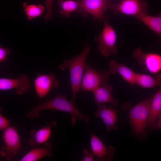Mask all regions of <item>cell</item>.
Wrapping results in <instances>:
<instances>
[{"mask_svg":"<svg viewBox=\"0 0 161 161\" xmlns=\"http://www.w3.org/2000/svg\"><path fill=\"white\" fill-rule=\"evenodd\" d=\"M46 109L56 110L69 113L72 125L75 124L77 120H82L87 123L90 119L89 115L82 114L77 109L74 101L68 100L63 94L57 95L53 98L34 106L25 115L28 118L33 120L38 117L41 110Z\"/></svg>","mask_w":161,"mask_h":161,"instance_id":"6da1fadb","label":"cell"},{"mask_svg":"<svg viewBox=\"0 0 161 161\" xmlns=\"http://www.w3.org/2000/svg\"><path fill=\"white\" fill-rule=\"evenodd\" d=\"M90 48L88 42L84 43V47L82 51L73 58L64 61L58 66L64 71L68 68L69 71L71 88L72 92V100L75 101L80 86L83 76L86 60Z\"/></svg>","mask_w":161,"mask_h":161,"instance_id":"7a4b0ae2","label":"cell"},{"mask_svg":"<svg viewBox=\"0 0 161 161\" xmlns=\"http://www.w3.org/2000/svg\"><path fill=\"white\" fill-rule=\"evenodd\" d=\"M153 95L142 100L134 106L126 103L122 108L128 113L129 121L134 132L139 136L146 133V128L149 114V108Z\"/></svg>","mask_w":161,"mask_h":161,"instance_id":"3957f363","label":"cell"},{"mask_svg":"<svg viewBox=\"0 0 161 161\" xmlns=\"http://www.w3.org/2000/svg\"><path fill=\"white\" fill-rule=\"evenodd\" d=\"M103 21L104 25L102 32L99 36L95 37V39L98 43L97 47L100 53L107 57L116 53L117 35L114 30L109 24L108 17L105 16Z\"/></svg>","mask_w":161,"mask_h":161,"instance_id":"277c9868","label":"cell"},{"mask_svg":"<svg viewBox=\"0 0 161 161\" xmlns=\"http://www.w3.org/2000/svg\"><path fill=\"white\" fill-rule=\"evenodd\" d=\"M2 139L4 145L1 148V156L10 161L22 150L20 137L16 129L10 126L3 131Z\"/></svg>","mask_w":161,"mask_h":161,"instance_id":"5b68a950","label":"cell"},{"mask_svg":"<svg viewBox=\"0 0 161 161\" xmlns=\"http://www.w3.org/2000/svg\"><path fill=\"white\" fill-rule=\"evenodd\" d=\"M110 76L108 71H101L95 69L86 63L80 90L92 92L97 86L108 83Z\"/></svg>","mask_w":161,"mask_h":161,"instance_id":"8992f818","label":"cell"},{"mask_svg":"<svg viewBox=\"0 0 161 161\" xmlns=\"http://www.w3.org/2000/svg\"><path fill=\"white\" fill-rule=\"evenodd\" d=\"M110 0H80L78 12L83 16L90 14L94 21H103L104 15L112 4Z\"/></svg>","mask_w":161,"mask_h":161,"instance_id":"52a82bcc","label":"cell"},{"mask_svg":"<svg viewBox=\"0 0 161 161\" xmlns=\"http://www.w3.org/2000/svg\"><path fill=\"white\" fill-rule=\"evenodd\" d=\"M148 4L145 0H122L112 3L110 9L114 14L118 13L134 16L140 13H147Z\"/></svg>","mask_w":161,"mask_h":161,"instance_id":"ba28073f","label":"cell"},{"mask_svg":"<svg viewBox=\"0 0 161 161\" xmlns=\"http://www.w3.org/2000/svg\"><path fill=\"white\" fill-rule=\"evenodd\" d=\"M133 56L141 65L144 66L149 72L155 74L161 69V56L155 52L146 53L141 47L135 49Z\"/></svg>","mask_w":161,"mask_h":161,"instance_id":"9c48e42d","label":"cell"},{"mask_svg":"<svg viewBox=\"0 0 161 161\" xmlns=\"http://www.w3.org/2000/svg\"><path fill=\"white\" fill-rule=\"evenodd\" d=\"M60 84L53 73L48 75L38 74L34 80L35 92L39 98L46 96L52 89L57 88Z\"/></svg>","mask_w":161,"mask_h":161,"instance_id":"30bf717a","label":"cell"},{"mask_svg":"<svg viewBox=\"0 0 161 161\" xmlns=\"http://www.w3.org/2000/svg\"><path fill=\"white\" fill-rule=\"evenodd\" d=\"M90 144L95 161H109L114 156L115 148L112 146L106 147L101 140L93 133L91 134Z\"/></svg>","mask_w":161,"mask_h":161,"instance_id":"8fae6325","label":"cell"},{"mask_svg":"<svg viewBox=\"0 0 161 161\" xmlns=\"http://www.w3.org/2000/svg\"><path fill=\"white\" fill-rule=\"evenodd\" d=\"M30 86L29 78L25 74H22L18 78L13 79L0 78L1 90L14 89L16 93L21 95L28 90Z\"/></svg>","mask_w":161,"mask_h":161,"instance_id":"7c38bea8","label":"cell"},{"mask_svg":"<svg viewBox=\"0 0 161 161\" xmlns=\"http://www.w3.org/2000/svg\"><path fill=\"white\" fill-rule=\"evenodd\" d=\"M57 125V122L52 120L45 126L38 130L32 129L28 141L29 144L31 146H35L47 142L50 137L52 128L56 127Z\"/></svg>","mask_w":161,"mask_h":161,"instance_id":"4fadbf2b","label":"cell"},{"mask_svg":"<svg viewBox=\"0 0 161 161\" xmlns=\"http://www.w3.org/2000/svg\"><path fill=\"white\" fill-rule=\"evenodd\" d=\"M95 115L102 120L106 125L107 131L117 129L118 127L116 125L117 118L116 110L115 109L108 108L103 104H99Z\"/></svg>","mask_w":161,"mask_h":161,"instance_id":"5bb4252c","label":"cell"},{"mask_svg":"<svg viewBox=\"0 0 161 161\" xmlns=\"http://www.w3.org/2000/svg\"><path fill=\"white\" fill-rule=\"evenodd\" d=\"M161 88L153 96L150 105L147 127L149 131L154 130L157 119L161 117Z\"/></svg>","mask_w":161,"mask_h":161,"instance_id":"9a60e30c","label":"cell"},{"mask_svg":"<svg viewBox=\"0 0 161 161\" xmlns=\"http://www.w3.org/2000/svg\"><path fill=\"white\" fill-rule=\"evenodd\" d=\"M113 89L112 86L108 83L99 86L93 90L92 92L95 103L98 105L108 103L114 106H117L119 102L114 98L112 94Z\"/></svg>","mask_w":161,"mask_h":161,"instance_id":"2e32d148","label":"cell"},{"mask_svg":"<svg viewBox=\"0 0 161 161\" xmlns=\"http://www.w3.org/2000/svg\"><path fill=\"white\" fill-rule=\"evenodd\" d=\"M108 71L110 74L119 73L126 82L134 87L136 73L126 66L112 59L109 64Z\"/></svg>","mask_w":161,"mask_h":161,"instance_id":"e0dca14e","label":"cell"},{"mask_svg":"<svg viewBox=\"0 0 161 161\" xmlns=\"http://www.w3.org/2000/svg\"><path fill=\"white\" fill-rule=\"evenodd\" d=\"M52 145L47 142L42 147L33 148L26 154L20 159V161H37L47 156L51 157L52 156Z\"/></svg>","mask_w":161,"mask_h":161,"instance_id":"ac0fdd59","label":"cell"},{"mask_svg":"<svg viewBox=\"0 0 161 161\" xmlns=\"http://www.w3.org/2000/svg\"><path fill=\"white\" fill-rule=\"evenodd\" d=\"M134 17L144 24L157 35L161 37V15L153 16L147 13H140Z\"/></svg>","mask_w":161,"mask_h":161,"instance_id":"d6986e66","label":"cell"},{"mask_svg":"<svg viewBox=\"0 0 161 161\" xmlns=\"http://www.w3.org/2000/svg\"><path fill=\"white\" fill-rule=\"evenodd\" d=\"M135 84L143 88H154L156 86H161V74H159L154 78L144 74L136 73Z\"/></svg>","mask_w":161,"mask_h":161,"instance_id":"ffe728a7","label":"cell"},{"mask_svg":"<svg viewBox=\"0 0 161 161\" xmlns=\"http://www.w3.org/2000/svg\"><path fill=\"white\" fill-rule=\"evenodd\" d=\"M58 2L60 8L59 14L66 18L73 12H78L80 7L79 0H58Z\"/></svg>","mask_w":161,"mask_h":161,"instance_id":"44dd1931","label":"cell"},{"mask_svg":"<svg viewBox=\"0 0 161 161\" xmlns=\"http://www.w3.org/2000/svg\"><path fill=\"white\" fill-rule=\"evenodd\" d=\"M22 5L24 8V12L29 20L41 16L45 9L43 5L41 4H28L26 2H24Z\"/></svg>","mask_w":161,"mask_h":161,"instance_id":"7402d4cb","label":"cell"},{"mask_svg":"<svg viewBox=\"0 0 161 161\" xmlns=\"http://www.w3.org/2000/svg\"><path fill=\"white\" fill-rule=\"evenodd\" d=\"M45 7V14L44 20L47 21L52 18L53 11V0H44Z\"/></svg>","mask_w":161,"mask_h":161,"instance_id":"603a6c76","label":"cell"},{"mask_svg":"<svg viewBox=\"0 0 161 161\" xmlns=\"http://www.w3.org/2000/svg\"><path fill=\"white\" fill-rule=\"evenodd\" d=\"M10 55L9 49L8 48L4 47L0 45V62L6 61Z\"/></svg>","mask_w":161,"mask_h":161,"instance_id":"cb8c5ba5","label":"cell"},{"mask_svg":"<svg viewBox=\"0 0 161 161\" xmlns=\"http://www.w3.org/2000/svg\"><path fill=\"white\" fill-rule=\"evenodd\" d=\"M2 111L0 107V130L4 131L10 126V120H8L1 114Z\"/></svg>","mask_w":161,"mask_h":161,"instance_id":"d4e9b609","label":"cell"},{"mask_svg":"<svg viewBox=\"0 0 161 161\" xmlns=\"http://www.w3.org/2000/svg\"><path fill=\"white\" fill-rule=\"evenodd\" d=\"M83 156L82 161H94V156L92 153H90L87 149L83 148Z\"/></svg>","mask_w":161,"mask_h":161,"instance_id":"484cf974","label":"cell"},{"mask_svg":"<svg viewBox=\"0 0 161 161\" xmlns=\"http://www.w3.org/2000/svg\"><path fill=\"white\" fill-rule=\"evenodd\" d=\"M1 154H0V157H1Z\"/></svg>","mask_w":161,"mask_h":161,"instance_id":"4316f807","label":"cell"},{"mask_svg":"<svg viewBox=\"0 0 161 161\" xmlns=\"http://www.w3.org/2000/svg\"><path fill=\"white\" fill-rule=\"evenodd\" d=\"M119 0L120 1H122V0Z\"/></svg>","mask_w":161,"mask_h":161,"instance_id":"83f0119b","label":"cell"},{"mask_svg":"<svg viewBox=\"0 0 161 161\" xmlns=\"http://www.w3.org/2000/svg\"><path fill=\"white\" fill-rule=\"evenodd\" d=\"M79 0L80 1V0Z\"/></svg>","mask_w":161,"mask_h":161,"instance_id":"f1b7e54d","label":"cell"}]
</instances>
